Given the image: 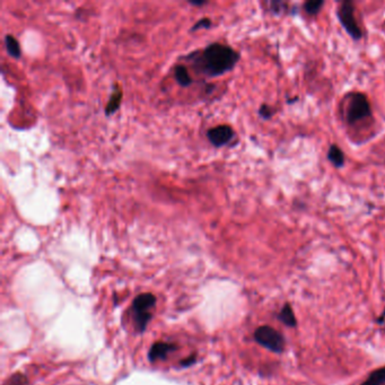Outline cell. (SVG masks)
<instances>
[{
    "label": "cell",
    "instance_id": "obj_5",
    "mask_svg": "<svg viewBox=\"0 0 385 385\" xmlns=\"http://www.w3.org/2000/svg\"><path fill=\"white\" fill-rule=\"evenodd\" d=\"M338 17L341 25L352 39H361V30L355 19V6L351 2H343L338 8Z\"/></svg>",
    "mask_w": 385,
    "mask_h": 385
},
{
    "label": "cell",
    "instance_id": "obj_13",
    "mask_svg": "<svg viewBox=\"0 0 385 385\" xmlns=\"http://www.w3.org/2000/svg\"><path fill=\"white\" fill-rule=\"evenodd\" d=\"M385 383V367L371 371L368 378L361 385H383Z\"/></svg>",
    "mask_w": 385,
    "mask_h": 385
},
{
    "label": "cell",
    "instance_id": "obj_19",
    "mask_svg": "<svg viewBox=\"0 0 385 385\" xmlns=\"http://www.w3.org/2000/svg\"><path fill=\"white\" fill-rule=\"evenodd\" d=\"M190 4L191 5H194V6H202V5H206V2H190Z\"/></svg>",
    "mask_w": 385,
    "mask_h": 385
},
{
    "label": "cell",
    "instance_id": "obj_7",
    "mask_svg": "<svg viewBox=\"0 0 385 385\" xmlns=\"http://www.w3.org/2000/svg\"><path fill=\"white\" fill-rule=\"evenodd\" d=\"M175 349L173 343L169 342H157L155 343L149 351V359L152 361H156L158 359L166 358Z\"/></svg>",
    "mask_w": 385,
    "mask_h": 385
},
{
    "label": "cell",
    "instance_id": "obj_4",
    "mask_svg": "<svg viewBox=\"0 0 385 385\" xmlns=\"http://www.w3.org/2000/svg\"><path fill=\"white\" fill-rule=\"evenodd\" d=\"M370 105L365 95L360 93H355L350 97L348 106H347V121L348 123H356L362 119L368 118L370 116Z\"/></svg>",
    "mask_w": 385,
    "mask_h": 385
},
{
    "label": "cell",
    "instance_id": "obj_15",
    "mask_svg": "<svg viewBox=\"0 0 385 385\" xmlns=\"http://www.w3.org/2000/svg\"><path fill=\"white\" fill-rule=\"evenodd\" d=\"M26 383H28V380H26L25 376L22 374H15L13 377L10 378L6 385H26Z\"/></svg>",
    "mask_w": 385,
    "mask_h": 385
},
{
    "label": "cell",
    "instance_id": "obj_10",
    "mask_svg": "<svg viewBox=\"0 0 385 385\" xmlns=\"http://www.w3.org/2000/svg\"><path fill=\"white\" fill-rule=\"evenodd\" d=\"M327 158L335 167H342L344 164V155L337 145H332L327 153Z\"/></svg>",
    "mask_w": 385,
    "mask_h": 385
},
{
    "label": "cell",
    "instance_id": "obj_2",
    "mask_svg": "<svg viewBox=\"0 0 385 385\" xmlns=\"http://www.w3.org/2000/svg\"><path fill=\"white\" fill-rule=\"evenodd\" d=\"M156 304V297L153 294L146 293L137 296L132 304V314L137 330L143 332L147 327L149 321L152 320V309Z\"/></svg>",
    "mask_w": 385,
    "mask_h": 385
},
{
    "label": "cell",
    "instance_id": "obj_9",
    "mask_svg": "<svg viewBox=\"0 0 385 385\" xmlns=\"http://www.w3.org/2000/svg\"><path fill=\"white\" fill-rule=\"evenodd\" d=\"M174 75H175L176 82H178L179 85H181L182 87H188L190 86V84L192 83V79L189 74V70L183 65L176 66L174 69Z\"/></svg>",
    "mask_w": 385,
    "mask_h": 385
},
{
    "label": "cell",
    "instance_id": "obj_18",
    "mask_svg": "<svg viewBox=\"0 0 385 385\" xmlns=\"http://www.w3.org/2000/svg\"><path fill=\"white\" fill-rule=\"evenodd\" d=\"M271 5V10L273 13H276V14H279L280 12H284L286 11V7L287 5L285 3H280V2H276V3H271L270 4Z\"/></svg>",
    "mask_w": 385,
    "mask_h": 385
},
{
    "label": "cell",
    "instance_id": "obj_3",
    "mask_svg": "<svg viewBox=\"0 0 385 385\" xmlns=\"http://www.w3.org/2000/svg\"><path fill=\"white\" fill-rule=\"evenodd\" d=\"M254 339L259 344L272 352L280 353L285 349V339L282 334L269 325L259 326L254 332Z\"/></svg>",
    "mask_w": 385,
    "mask_h": 385
},
{
    "label": "cell",
    "instance_id": "obj_12",
    "mask_svg": "<svg viewBox=\"0 0 385 385\" xmlns=\"http://www.w3.org/2000/svg\"><path fill=\"white\" fill-rule=\"evenodd\" d=\"M5 44H6L8 55L12 56L13 58L19 59L21 57V53H22L19 41H17V40L13 37V35H6Z\"/></svg>",
    "mask_w": 385,
    "mask_h": 385
},
{
    "label": "cell",
    "instance_id": "obj_17",
    "mask_svg": "<svg viewBox=\"0 0 385 385\" xmlns=\"http://www.w3.org/2000/svg\"><path fill=\"white\" fill-rule=\"evenodd\" d=\"M273 113H274L273 109L270 108L269 105H265V104H263L262 106H261L260 110H259V114L263 119H270V118L273 116Z\"/></svg>",
    "mask_w": 385,
    "mask_h": 385
},
{
    "label": "cell",
    "instance_id": "obj_16",
    "mask_svg": "<svg viewBox=\"0 0 385 385\" xmlns=\"http://www.w3.org/2000/svg\"><path fill=\"white\" fill-rule=\"evenodd\" d=\"M210 25H211V21L209 19H207V17H205V19L197 22V23L192 26L191 32H196V31L201 30V29H209Z\"/></svg>",
    "mask_w": 385,
    "mask_h": 385
},
{
    "label": "cell",
    "instance_id": "obj_6",
    "mask_svg": "<svg viewBox=\"0 0 385 385\" xmlns=\"http://www.w3.org/2000/svg\"><path fill=\"white\" fill-rule=\"evenodd\" d=\"M207 137L215 147H223L234 138V130L232 127L222 125L208 130Z\"/></svg>",
    "mask_w": 385,
    "mask_h": 385
},
{
    "label": "cell",
    "instance_id": "obj_14",
    "mask_svg": "<svg viewBox=\"0 0 385 385\" xmlns=\"http://www.w3.org/2000/svg\"><path fill=\"white\" fill-rule=\"evenodd\" d=\"M323 5H324V3L321 2V0H311V2H306L304 4V10L308 15H316L321 11Z\"/></svg>",
    "mask_w": 385,
    "mask_h": 385
},
{
    "label": "cell",
    "instance_id": "obj_1",
    "mask_svg": "<svg viewBox=\"0 0 385 385\" xmlns=\"http://www.w3.org/2000/svg\"><path fill=\"white\" fill-rule=\"evenodd\" d=\"M189 59L194 67L208 77H218L235 67L240 60V53L222 43H211L202 51L191 53Z\"/></svg>",
    "mask_w": 385,
    "mask_h": 385
},
{
    "label": "cell",
    "instance_id": "obj_11",
    "mask_svg": "<svg viewBox=\"0 0 385 385\" xmlns=\"http://www.w3.org/2000/svg\"><path fill=\"white\" fill-rule=\"evenodd\" d=\"M279 318L284 324L290 327L296 326V323H297L296 322V317L293 312V308H291L289 304H285L284 306H282L281 311L279 313Z\"/></svg>",
    "mask_w": 385,
    "mask_h": 385
},
{
    "label": "cell",
    "instance_id": "obj_8",
    "mask_svg": "<svg viewBox=\"0 0 385 385\" xmlns=\"http://www.w3.org/2000/svg\"><path fill=\"white\" fill-rule=\"evenodd\" d=\"M121 100H122V92L120 88L116 87V90L113 91L111 96H110L108 105H106V109H105L106 116H111V114L116 113L118 111L119 108H120Z\"/></svg>",
    "mask_w": 385,
    "mask_h": 385
}]
</instances>
